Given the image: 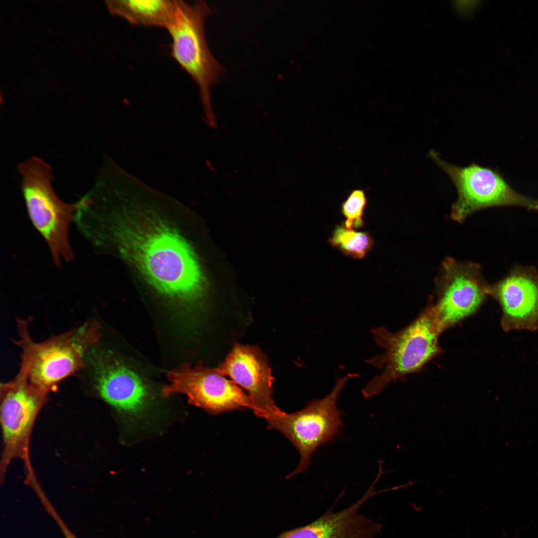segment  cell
<instances>
[{"label":"cell","mask_w":538,"mask_h":538,"mask_svg":"<svg viewBox=\"0 0 538 538\" xmlns=\"http://www.w3.org/2000/svg\"><path fill=\"white\" fill-rule=\"evenodd\" d=\"M17 324L19 339L16 343L22 351L20 368L31 383L47 394L64 379L87 367L86 355L101 335L99 325L90 321L36 342L29 335L27 322L19 319Z\"/></svg>","instance_id":"3957f363"},{"label":"cell","mask_w":538,"mask_h":538,"mask_svg":"<svg viewBox=\"0 0 538 538\" xmlns=\"http://www.w3.org/2000/svg\"><path fill=\"white\" fill-rule=\"evenodd\" d=\"M428 155L450 177L458 197L451 216L462 221L478 210L500 206L522 207L538 210V200L522 195L509 185L497 170L472 163L465 167L450 164L432 149Z\"/></svg>","instance_id":"ba28073f"},{"label":"cell","mask_w":538,"mask_h":538,"mask_svg":"<svg viewBox=\"0 0 538 538\" xmlns=\"http://www.w3.org/2000/svg\"><path fill=\"white\" fill-rule=\"evenodd\" d=\"M329 242L344 255L357 259L363 258L373 245L368 232H357L344 225L335 229Z\"/></svg>","instance_id":"9a60e30c"},{"label":"cell","mask_w":538,"mask_h":538,"mask_svg":"<svg viewBox=\"0 0 538 538\" xmlns=\"http://www.w3.org/2000/svg\"><path fill=\"white\" fill-rule=\"evenodd\" d=\"M124 203L117 192L87 213L82 236L99 253L119 255L148 286L164 297L190 303L204 295L208 281L195 251L151 204L137 199V187Z\"/></svg>","instance_id":"6da1fadb"},{"label":"cell","mask_w":538,"mask_h":538,"mask_svg":"<svg viewBox=\"0 0 538 538\" xmlns=\"http://www.w3.org/2000/svg\"><path fill=\"white\" fill-rule=\"evenodd\" d=\"M215 369L248 392L257 416L267 420L283 412L272 399L271 369L259 347L236 343L224 361Z\"/></svg>","instance_id":"7c38bea8"},{"label":"cell","mask_w":538,"mask_h":538,"mask_svg":"<svg viewBox=\"0 0 538 538\" xmlns=\"http://www.w3.org/2000/svg\"><path fill=\"white\" fill-rule=\"evenodd\" d=\"M488 294L499 304L501 325L506 332L538 330V271L515 268L504 278L488 285Z\"/></svg>","instance_id":"4fadbf2b"},{"label":"cell","mask_w":538,"mask_h":538,"mask_svg":"<svg viewBox=\"0 0 538 538\" xmlns=\"http://www.w3.org/2000/svg\"><path fill=\"white\" fill-rule=\"evenodd\" d=\"M176 11L166 28L172 40V56L197 84L207 122L216 127L211 100V88L218 80L222 68L208 46L204 23L210 9L203 0L189 3L176 0Z\"/></svg>","instance_id":"5b68a950"},{"label":"cell","mask_w":538,"mask_h":538,"mask_svg":"<svg viewBox=\"0 0 538 538\" xmlns=\"http://www.w3.org/2000/svg\"><path fill=\"white\" fill-rule=\"evenodd\" d=\"M97 345L86 358L95 394L119 411L134 416L142 414L152 401L149 387L113 353Z\"/></svg>","instance_id":"9c48e42d"},{"label":"cell","mask_w":538,"mask_h":538,"mask_svg":"<svg viewBox=\"0 0 538 538\" xmlns=\"http://www.w3.org/2000/svg\"><path fill=\"white\" fill-rule=\"evenodd\" d=\"M47 393L29 381L20 369L11 381L1 383L0 422L3 449L0 461L1 482L9 464L15 458L23 459L28 472H32L29 443L37 416L47 400Z\"/></svg>","instance_id":"52a82bcc"},{"label":"cell","mask_w":538,"mask_h":538,"mask_svg":"<svg viewBox=\"0 0 538 538\" xmlns=\"http://www.w3.org/2000/svg\"><path fill=\"white\" fill-rule=\"evenodd\" d=\"M41 503L45 508L46 511L58 524L65 538H77L69 530L68 527H67L66 525L58 515V513L55 511V509L50 503L48 499H47V498L43 499L41 501Z\"/></svg>","instance_id":"e0dca14e"},{"label":"cell","mask_w":538,"mask_h":538,"mask_svg":"<svg viewBox=\"0 0 538 538\" xmlns=\"http://www.w3.org/2000/svg\"><path fill=\"white\" fill-rule=\"evenodd\" d=\"M111 12L132 24L166 28L176 11V0H111L106 1Z\"/></svg>","instance_id":"5bb4252c"},{"label":"cell","mask_w":538,"mask_h":538,"mask_svg":"<svg viewBox=\"0 0 538 538\" xmlns=\"http://www.w3.org/2000/svg\"><path fill=\"white\" fill-rule=\"evenodd\" d=\"M443 330L433 303L429 302L407 326L392 332L384 326L371 330L375 343L384 351L366 360L383 371L372 378L362 390L366 399L379 394L391 382L420 370L443 352L439 337Z\"/></svg>","instance_id":"7a4b0ae2"},{"label":"cell","mask_w":538,"mask_h":538,"mask_svg":"<svg viewBox=\"0 0 538 538\" xmlns=\"http://www.w3.org/2000/svg\"><path fill=\"white\" fill-rule=\"evenodd\" d=\"M167 378L169 383L161 391L164 397L182 394L189 403L213 415L236 409H253L249 396L215 368L184 364L169 372Z\"/></svg>","instance_id":"30bf717a"},{"label":"cell","mask_w":538,"mask_h":538,"mask_svg":"<svg viewBox=\"0 0 538 538\" xmlns=\"http://www.w3.org/2000/svg\"><path fill=\"white\" fill-rule=\"evenodd\" d=\"M357 376L348 373L339 378L324 397L313 400L300 410L291 413L283 411L267 420L269 428L282 433L300 454L297 468L287 478L305 472L317 448L332 441L339 433L343 423L342 414L337 406V399L349 380Z\"/></svg>","instance_id":"8992f818"},{"label":"cell","mask_w":538,"mask_h":538,"mask_svg":"<svg viewBox=\"0 0 538 538\" xmlns=\"http://www.w3.org/2000/svg\"><path fill=\"white\" fill-rule=\"evenodd\" d=\"M17 169L28 215L46 241L53 263L60 268L63 261L74 259L69 228L79 202L66 203L58 197L52 185V167L41 158L30 157L19 163Z\"/></svg>","instance_id":"277c9868"},{"label":"cell","mask_w":538,"mask_h":538,"mask_svg":"<svg viewBox=\"0 0 538 538\" xmlns=\"http://www.w3.org/2000/svg\"><path fill=\"white\" fill-rule=\"evenodd\" d=\"M433 306L444 331L476 312L488 294L478 265L452 259L443 262Z\"/></svg>","instance_id":"8fae6325"},{"label":"cell","mask_w":538,"mask_h":538,"mask_svg":"<svg viewBox=\"0 0 538 538\" xmlns=\"http://www.w3.org/2000/svg\"><path fill=\"white\" fill-rule=\"evenodd\" d=\"M366 204V195L364 190L356 188L350 192L341 207L342 213L346 218V227L353 229L363 226L362 217Z\"/></svg>","instance_id":"2e32d148"}]
</instances>
